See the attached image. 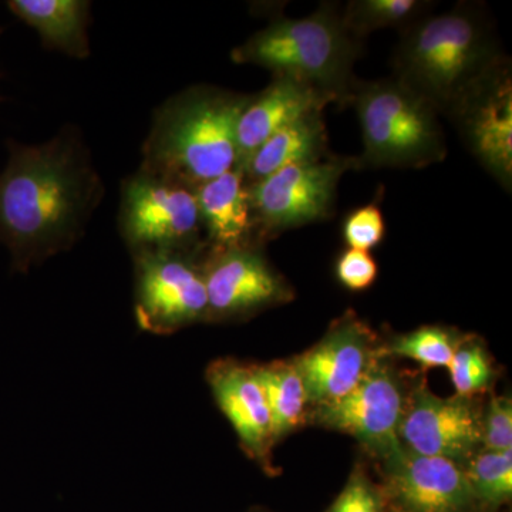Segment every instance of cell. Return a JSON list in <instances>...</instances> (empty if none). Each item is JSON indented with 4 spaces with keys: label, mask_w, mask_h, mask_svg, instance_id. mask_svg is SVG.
Returning <instances> with one entry per match:
<instances>
[{
    "label": "cell",
    "mask_w": 512,
    "mask_h": 512,
    "mask_svg": "<svg viewBox=\"0 0 512 512\" xmlns=\"http://www.w3.org/2000/svg\"><path fill=\"white\" fill-rule=\"evenodd\" d=\"M8 150L0 173V244L13 272L28 274L83 237L104 185L74 127L37 146L9 141Z\"/></svg>",
    "instance_id": "6da1fadb"
},
{
    "label": "cell",
    "mask_w": 512,
    "mask_h": 512,
    "mask_svg": "<svg viewBox=\"0 0 512 512\" xmlns=\"http://www.w3.org/2000/svg\"><path fill=\"white\" fill-rule=\"evenodd\" d=\"M251 96L192 87L156 111L141 167L197 188L238 167L239 117Z\"/></svg>",
    "instance_id": "7a4b0ae2"
},
{
    "label": "cell",
    "mask_w": 512,
    "mask_h": 512,
    "mask_svg": "<svg viewBox=\"0 0 512 512\" xmlns=\"http://www.w3.org/2000/svg\"><path fill=\"white\" fill-rule=\"evenodd\" d=\"M501 62L483 13L458 5L403 29L394 53V79L437 111L450 114Z\"/></svg>",
    "instance_id": "3957f363"
},
{
    "label": "cell",
    "mask_w": 512,
    "mask_h": 512,
    "mask_svg": "<svg viewBox=\"0 0 512 512\" xmlns=\"http://www.w3.org/2000/svg\"><path fill=\"white\" fill-rule=\"evenodd\" d=\"M360 39L333 6H320L299 19H278L232 50L238 64H255L274 77H288L326 94L333 103H350L357 80L353 64Z\"/></svg>",
    "instance_id": "277c9868"
},
{
    "label": "cell",
    "mask_w": 512,
    "mask_h": 512,
    "mask_svg": "<svg viewBox=\"0 0 512 512\" xmlns=\"http://www.w3.org/2000/svg\"><path fill=\"white\" fill-rule=\"evenodd\" d=\"M350 103L362 128L359 167L419 168L446 157L439 111L396 79L357 82Z\"/></svg>",
    "instance_id": "5b68a950"
},
{
    "label": "cell",
    "mask_w": 512,
    "mask_h": 512,
    "mask_svg": "<svg viewBox=\"0 0 512 512\" xmlns=\"http://www.w3.org/2000/svg\"><path fill=\"white\" fill-rule=\"evenodd\" d=\"M119 225L133 255L205 248L197 188L143 167L121 188Z\"/></svg>",
    "instance_id": "8992f818"
},
{
    "label": "cell",
    "mask_w": 512,
    "mask_h": 512,
    "mask_svg": "<svg viewBox=\"0 0 512 512\" xmlns=\"http://www.w3.org/2000/svg\"><path fill=\"white\" fill-rule=\"evenodd\" d=\"M198 255L143 252L133 255L138 328L151 335H173L208 322V298Z\"/></svg>",
    "instance_id": "52a82bcc"
},
{
    "label": "cell",
    "mask_w": 512,
    "mask_h": 512,
    "mask_svg": "<svg viewBox=\"0 0 512 512\" xmlns=\"http://www.w3.org/2000/svg\"><path fill=\"white\" fill-rule=\"evenodd\" d=\"M359 167L356 158L326 156L288 165L249 185L256 237L325 220L342 175Z\"/></svg>",
    "instance_id": "ba28073f"
},
{
    "label": "cell",
    "mask_w": 512,
    "mask_h": 512,
    "mask_svg": "<svg viewBox=\"0 0 512 512\" xmlns=\"http://www.w3.org/2000/svg\"><path fill=\"white\" fill-rule=\"evenodd\" d=\"M406 397L393 367L376 356L359 383L342 399L315 407V417L320 426L349 434L384 460L403 447L399 426Z\"/></svg>",
    "instance_id": "9c48e42d"
},
{
    "label": "cell",
    "mask_w": 512,
    "mask_h": 512,
    "mask_svg": "<svg viewBox=\"0 0 512 512\" xmlns=\"http://www.w3.org/2000/svg\"><path fill=\"white\" fill-rule=\"evenodd\" d=\"M208 322L248 318L292 299V289L254 247L207 252L201 261Z\"/></svg>",
    "instance_id": "30bf717a"
},
{
    "label": "cell",
    "mask_w": 512,
    "mask_h": 512,
    "mask_svg": "<svg viewBox=\"0 0 512 512\" xmlns=\"http://www.w3.org/2000/svg\"><path fill=\"white\" fill-rule=\"evenodd\" d=\"M481 414L470 397H440L426 384L407 394L399 439L407 450L466 466L481 448Z\"/></svg>",
    "instance_id": "8fae6325"
},
{
    "label": "cell",
    "mask_w": 512,
    "mask_h": 512,
    "mask_svg": "<svg viewBox=\"0 0 512 512\" xmlns=\"http://www.w3.org/2000/svg\"><path fill=\"white\" fill-rule=\"evenodd\" d=\"M384 497L402 512H474L478 505L466 470L447 458L406 447L383 460Z\"/></svg>",
    "instance_id": "7c38bea8"
},
{
    "label": "cell",
    "mask_w": 512,
    "mask_h": 512,
    "mask_svg": "<svg viewBox=\"0 0 512 512\" xmlns=\"http://www.w3.org/2000/svg\"><path fill=\"white\" fill-rule=\"evenodd\" d=\"M450 116L457 121L471 153L504 185L512 180V83L501 62L463 97Z\"/></svg>",
    "instance_id": "4fadbf2b"
},
{
    "label": "cell",
    "mask_w": 512,
    "mask_h": 512,
    "mask_svg": "<svg viewBox=\"0 0 512 512\" xmlns=\"http://www.w3.org/2000/svg\"><path fill=\"white\" fill-rule=\"evenodd\" d=\"M375 335L353 313L330 326L311 349L293 359L313 407L336 402L359 383L375 359Z\"/></svg>",
    "instance_id": "5bb4252c"
},
{
    "label": "cell",
    "mask_w": 512,
    "mask_h": 512,
    "mask_svg": "<svg viewBox=\"0 0 512 512\" xmlns=\"http://www.w3.org/2000/svg\"><path fill=\"white\" fill-rule=\"evenodd\" d=\"M207 382L221 413L237 434L242 450L261 466L271 464V414L256 366L220 359L207 369Z\"/></svg>",
    "instance_id": "9a60e30c"
},
{
    "label": "cell",
    "mask_w": 512,
    "mask_h": 512,
    "mask_svg": "<svg viewBox=\"0 0 512 512\" xmlns=\"http://www.w3.org/2000/svg\"><path fill=\"white\" fill-rule=\"evenodd\" d=\"M333 103L326 94L288 77L272 83L251 100L239 117L237 130L238 167H244L269 137L303 116L323 111Z\"/></svg>",
    "instance_id": "2e32d148"
},
{
    "label": "cell",
    "mask_w": 512,
    "mask_h": 512,
    "mask_svg": "<svg viewBox=\"0 0 512 512\" xmlns=\"http://www.w3.org/2000/svg\"><path fill=\"white\" fill-rule=\"evenodd\" d=\"M208 252L249 247L255 235L249 185L241 167L197 187Z\"/></svg>",
    "instance_id": "e0dca14e"
},
{
    "label": "cell",
    "mask_w": 512,
    "mask_h": 512,
    "mask_svg": "<svg viewBox=\"0 0 512 512\" xmlns=\"http://www.w3.org/2000/svg\"><path fill=\"white\" fill-rule=\"evenodd\" d=\"M16 18L39 33L43 45L74 59L90 55L87 28L90 2L86 0H10Z\"/></svg>",
    "instance_id": "ac0fdd59"
},
{
    "label": "cell",
    "mask_w": 512,
    "mask_h": 512,
    "mask_svg": "<svg viewBox=\"0 0 512 512\" xmlns=\"http://www.w3.org/2000/svg\"><path fill=\"white\" fill-rule=\"evenodd\" d=\"M322 113L315 111L303 116L269 137L242 167L247 183H258L288 165L328 156V136Z\"/></svg>",
    "instance_id": "d6986e66"
},
{
    "label": "cell",
    "mask_w": 512,
    "mask_h": 512,
    "mask_svg": "<svg viewBox=\"0 0 512 512\" xmlns=\"http://www.w3.org/2000/svg\"><path fill=\"white\" fill-rule=\"evenodd\" d=\"M255 366L271 414L272 439L276 444L305 423L311 403L292 360Z\"/></svg>",
    "instance_id": "ffe728a7"
},
{
    "label": "cell",
    "mask_w": 512,
    "mask_h": 512,
    "mask_svg": "<svg viewBox=\"0 0 512 512\" xmlns=\"http://www.w3.org/2000/svg\"><path fill=\"white\" fill-rule=\"evenodd\" d=\"M468 481L478 508H498L512 497V450L490 451L480 448L467 461Z\"/></svg>",
    "instance_id": "44dd1931"
},
{
    "label": "cell",
    "mask_w": 512,
    "mask_h": 512,
    "mask_svg": "<svg viewBox=\"0 0 512 512\" xmlns=\"http://www.w3.org/2000/svg\"><path fill=\"white\" fill-rule=\"evenodd\" d=\"M460 340L453 330L441 326H423L397 336L383 349H376L375 355L383 359L404 357L419 363L424 369L448 367Z\"/></svg>",
    "instance_id": "7402d4cb"
},
{
    "label": "cell",
    "mask_w": 512,
    "mask_h": 512,
    "mask_svg": "<svg viewBox=\"0 0 512 512\" xmlns=\"http://www.w3.org/2000/svg\"><path fill=\"white\" fill-rule=\"evenodd\" d=\"M426 8L419 0H355L342 16L350 32L362 39L377 29L407 28Z\"/></svg>",
    "instance_id": "603a6c76"
},
{
    "label": "cell",
    "mask_w": 512,
    "mask_h": 512,
    "mask_svg": "<svg viewBox=\"0 0 512 512\" xmlns=\"http://www.w3.org/2000/svg\"><path fill=\"white\" fill-rule=\"evenodd\" d=\"M451 382L457 396L470 397L483 393L494 380V369L484 346L474 338H461L450 365Z\"/></svg>",
    "instance_id": "cb8c5ba5"
},
{
    "label": "cell",
    "mask_w": 512,
    "mask_h": 512,
    "mask_svg": "<svg viewBox=\"0 0 512 512\" xmlns=\"http://www.w3.org/2000/svg\"><path fill=\"white\" fill-rule=\"evenodd\" d=\"M325 512H389V504L382 488L357 468Z\"/></svg>",
    "instance_id": "d4e9b609"
},
{
    "label": "cell",
    "mask_w": 512,
    "mask_h": 512,
    "mask_svg": "<svg viewBox=\"0 0 512 512\" xmlns=\"http://www.w3.org/2000/svg\"><path fill=\"white\" fill-rule=\"evenodd\" d=\"M384 235L386 224L377 202L356 208L343 222V239L352 249L369 252L382 244Z\"/></svg>",
    "instance_id": "484cf974"
},
{
    "label": "cell",
    "mask_w": 512,
    "mask_h": 512,
    "mask_svg": "<svg viewBox=\"0 0 512 512\" xmlns=\"http://www.w3.org/2000/svg\"><path fill=\"white\" fill-rule=\"evenodd\" d=\"M481 448L512 450V402L507 396H493L481 417Z\"/></svg>",
    "instance_id": "4316f807"
},
{
    "label": "cell",
    "mask_w": 512,
    "mask_h": 512,
    "mask_svg": "<svg viewBox=\"0 0 512 512\" xmlns=\"http://www.w3.org/2000/svg\"><path fill=\"white\" fill-rule=\"evenodd\" d=\"M379 268L373 256L360 249H346L336 262L340 284L352 292H362L375 284Z\"/></svg>",
    "instance_id": "83f0119b"
},
{
    "label": "cell",
    "mask_w": 512,
    "mask_h": 512,
    "mask_svg": "<svg viewBox=\"0 0 512 512\" xmlns=\"http://www.w3.org/2000/svg\"><path fill=\"white\" fill-rule=\"evenodd\" d=\"M389 512H402V511H397V510H394V508L389 507Z\"/></svg>",
    "instance_id": "f1b7e54d"
},
{
    "label": "cell",
    "mask_w": 512,
    "mask_h": 512,
    "mask_svg": "<svg viewBox=\"0 0 512 512\" xmlns=\"http://www.w3.org/2000/svg\"><path fill=\"white\" fill-rule=\"evenodd\" d=\"M0 35H2V28H0Z\"/></svg>",
    "instance_id": "f546056e"
}]
</instances>
